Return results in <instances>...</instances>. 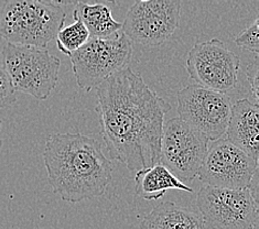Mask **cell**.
Listing matches in <instances>:
<instances>
[{
  "instance_id": "obj_1",
  "label": "cell",
  "mask_w": 259,
  "mask_h": 229,
  "mask_svg": "<svg viewBox=\"0 0 259 229\" xmlns=\"http://www.w3.org/2000/svg\"><path fill=\"white\" fill-rule=\"evenodd\" d=\"M101 134L109 157L136 173L160 163V147L169 103L131 67L96 87Z\"/></svg>"
},
{
  "instance_id": "obj_2",
  "label": "cell",
  "mask_w": 259,
  "mask_h": 229,
  "mask_svg": "<svg viewBox=\"0 0 259 229\" xmlns=\"http://www.w3.org/2000/svg\"><path fill=\"white\" fill-rule=\"evenodd\" d=\"M43 162L54 193L69 203L102 196L113 178V164L100 142L82 133H51Z\"/></svg>"
},
{
  "instance_id": "obj_3",
  "label": "cell",
  "mask_w": 259,
  "mask_h": 229,
  "mask_svg": "<svg viewBox=\"0 0 259 229\" xmlns=\"http://www.w3.org/2000/svg\"><path fill=\"white\" fill-rule=\"evenodd\" d=\"M65 19L63 8L49 0H6L0 9V36L12 44L46 48Z\"/></svg>"
},
{
  "instance_id": "obj_4",
  "label": "cell",
  "mask_w": 259,
  "mask_h": 229,
  "mask_svg": "<svg viewBox=\"0 0 259 229\" xmlns=\"http://www.w3.org/2000/svg\"><path fill=\"white\" fill-rule=\"evenodd\" d=\"M257 175L249 188L224 189L203 185L197 208L207 229H258Z\"/></svg>"
},
{
  "instance_id": "obj_5",
  "label": "cell",
  "mask_w": 259,
  "mask_h": 229,
  "mask_svg": "<svg viewBox=\"0 0 259 229\" xmlns=\"http://www.w3.org/2000/svg\"><path fill=\"white\" fill-rule=\"evenodd\" d=\"M61 62L47 48L6 43L3 66L16 91L45 101L51 95L59 79Z\"/></svg>"
},
{
  "instance_id": "obj_6",
  "label": "cell",
  "mask_w": 259,
  "mask_h": 229,
  "mask_svg": "<svg viewBox=\"0 0 259 229\" xmlns=\"http://www.w3.org/2000/svg\"><path fill=\"white\" fill-rule=\"evenodd\" d=\"M132 57V41L120 30L114 38H90L70 55V59L78 87L91 91L108 77L128 67Z\"/></svg>"
},
{
  "instance_id": "obj_7",
  "label": "cell",
  "mask_w": 259,
  "mask_h": 229,
  "mask_svg": "<svg viewBox=\"0 0 259 229\" xmlns=\"http://www.w3.org/2000/svg\"><path fill=\"white\" fill-rule=\"evenodd\" d=\"M209 147V140L179 117L164 123L160 163L183 183L197 176Z\"/></svg>"
},
{
  "instance_id": "obj_8",
  "label": "cell",
  "mask_w": 259,
  "mask_h": 229,
  "mask_svg": "<svg viewBox=\"0 0 259 229\" xmlns=\"http://www.w3.org/2000/svg\"><path fill=\"white\" fill-rule=\"evenodd\" d=\"M179 118L209 140L223 137L230 119L232 104L224 93L201 85H190L177 95Z\"/></svg>"
},
{
  "instance_id": "obj_9",
  "label": "cell",
  "mask_w": 259,
  "mask_h": 229,
  "mask_svg": "<svg viewBox=\"0 0 259 229\" xmlns=\"http://www.w3.org/2000/svg\"><path fill=\"white\" fill-rule=\"evenodd\" d=\"M180 9V0H136L127 12L121 31L129 40L141 45H161L177 31Z\"/></svg>"
},
{
  "instance_id": "obj_10",
  "label": "cell",
  "mask_w": 259,
  "mask_h": 229,
  "mask_svg": "<svg viewBox=\"0 0 259 229\" xmlns=\"http://www.w3.org/2000/svg\"><path fill=\"white\" fill-rule=\"evenodd\" d=\"M257 170V160L222 137L208 147L196 177L209 187L246 189L254 181Z\"/></svg>"
},
{
  "instance_id": "obj_11",
  "label": "cell",
  "mask_w": 259,
  "mask_h": 229,
  "mask_svg": "<svg viewBox=\"0 0 259 229\" xmlns=\"http://www.w3.org/2000/svg\"><path fill=\"white\" fill-rule=\"evenodd\" d=\"M186 66L191 79L209 89L226 94L238 83L240 60L218 39L196 43Z\"/></svg>"
},
{
  "instance_id": "obj_12",
  "label": "cell",
  "mask_w": 259,
  "mask_h": 229,
  "mask_svg": "<svg viewBox=\"0 0 259 229\" xmlns=\"http://www.w3.org/2000/svg\"><path fill=\"white\" fill-rule=\"evenodd\" d=\"M225 134L228 141L258 161V103L243 98L232 105Z\"/></svg>"
},
{
  "instance_id": "obj_13",
  "label": "cell",
  "mask_w": 259,
  "mask_h": 229,
  "mask_svg": "<svg viewBox=\"0 0 259 229\" xmlns=\"http://www.w3.org/2000/svg\"><path fill=\"white\" fill-rule=\"evenodd\" d=\"M139 229H207L200 213L175 203L159 204L140 221Z\"/></svg>"
},
{
  "instance_id": "obj_14",
  "label": "cell",
  "mask_w": 259,
  "mask_h": 229,
  "mask_svg": "<svg viewBox=\"0 0 259 229\" xmlns=\"http://www.w3.org/2000/svg\"><path fill=\"white\" fill-rule=\"evenodd\" d=\"M136 193L146 201H158L169 190H180L192 193L193 189L180 181L161 163L135 173Z\"/></svg>"
},
{
  "instance_id": "obj_15",
  "label": "cell",
  "mask_w": 259,
  "mask_h": 229,
  "mask_svg": "<svg viewBox=\"0 0 259 229\" xmlns=\"http://www.w3.org/2000/svg\"><path fill=\"white\" fill-rule=\"evenodd\" d=\"M74 10L88 28L91 38L107 39L122 28V23L114 19L112 8L104 3H78Z\"/></svg>"
},
{
  "instance_id": "obj_16",
  "label": "cell",
  "mask_w": 259,
  "mask_h": 229,
  "mask_svg": "<svg viewBox=\"0 0 259 229\" xmlns=\"http://www.w3.org/2000/svg\"><path fill=\"white\" fill-rule=\"evenodd\" d=\"M73 18L74 22L67 27L63 26L55 36L59 50L69 57L73 52L83 47L91 38L88 28L75 10L73 11Z\"/></svg>"
},
{
  "instance_id": "obj_17",
  "label": "cell",
  "mask_w": 259,
  "mask_h": 229,
  "mask_svg": "<svg viewBox=\"0 0 259 229\" xmlns=\"http://www.w3.org/2000/svg\"><path fill=\"white\" fill-rule=\"evenodd\" d=\"M258 29H259V23H258V19H256L247 29H245L242 33H239L236 38L234 39L235 44L239 48L246 49V50L254 52L255 54H258L259 53Z\"/></svg>"
},
{
  "instance_id": "obj_18",
  "label": "cell",
  "mask_w": 259,
  "mask_h": 229,
  "mask_svg": "<svg viewBox=\"0 0 259 229\" xmlns=\"http://www.w3.org/2000/svg\"><path fill=\"white\" fill-rule=\"evenodd\" d=\"M16 101V89L7 71L3 65H0V109L10 106Z\"/></svg>"
},
{
  "instance_id": "obj_19",
  "label": "cell",
  "mask_w": 259,
  "mask_h": 229,
  "mask_svg": "<svg viewBox=\"0 0 259 229\" xmlns=\"http://www.w3.org/2000/svg\"><path fill=\"white\" fill-rule=\"evenodd\" d=\"M257 55L258 54L255 55L254 61L250 62V64L247 67V79H248L251 93L252 95H254L256 103H258V72H259Z\"/></svg>"
},
{
  "instance_id": "obj_20",
  "label": "cell",
  "mask_w": 259,
  "mask_h": 229,
  "mask_svg": "<svg viewBox=\"0 0 259 229\" xmlns=\"http://www.w3.org/2000/svg\"><path fill=\"white\" fill-rule=\"evenodd\" d=\"M49 2L58 4V5H73V4L84 3L86 0H49Z\"/></svg>"
},
{
  "instance_id": "obj_21",
  "label": "cell",
  "mask_w": 259,
  "mask_h": 229,
  "mask_svg": "<svg viewBox=\"0 0 259 229\" xmlns=\"http://www.w3.org/2000/svg\"><path fill=\"white\" fill-rule=\"evenodd\" d=\"M3 147V140H2V120H0V149Z\"/></svg>"
},
{
  "instance_id": "obj_22",
  "label": "cell",
  "mask_w": 259,
  "mask_h": 229,
  "mask_svg": "<svg viewBox=\"0 0 259 229\" xmlns=\"http://www.w3.org/2000/svg\"><path fill=\"white\" fill-rule=\"evenodd\" d=\"M137 2H148V0H137Z\"/></svg>"
}]
</instances>
